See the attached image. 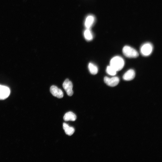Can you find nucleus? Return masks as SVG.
I'll return each instance as SVG.
<instances>
[{
	"label": "nucleus",
	"instance_id": "nucleus-12",
	"mask_svg": "<svg viewBox=\"0 0 162 162\" xmlns=\"http://www.w3.org/2000/svg\"><path fill=\"white\" fill-rule=\"evenodd\" d=\"M88 69L90 73L93 75L96 74L98 72V68L94 64L89 63L88 65Z\"/></svg>",
	"mask_w": 162,
	"mask_h": 162
},
{
	"label": "nucleus",
	"instance_id": "nucleus-5",
	"mask_svg": "<svg viewBox=\"0 0 162 162\" xmlns=\"http://www.w3.org/2000/svg\"><path fill=\"white\" fill-rule=\"evenodd\" d=\"M104 81L107 85L110 86L114 87L118 84L119 79L117 76H114L111 78L105 76L104 77Z\"/></svg>",
	"mask_w": 162,
	"mask_h": 162
},
{
	"label": "nucleus",
	"instance_id": "nucleus-4",
	"mask_svg": "<svg viewBox=\"0 0 162 162\" xmlns=\"http://www.w3.org/2000/svg\"><path fill=\"white\" fill-rule=\"evenodd\" d=\"M63 87L67 94L69 96H71L73 94L72 90L73 85L72 82L69 79H66L63 84Z\"/></svg>",
	"mask_w": 162,
	"mask_h": 162
},
{
	"label": "nucleus",
	"instance_id": "nucleus-9",
	"mask_svg": "<svg viewBox=\"0 0 162 162\" xmlns=\"http://www.w3.org/2000/svg\"><path fill=\"white\" fill-rule=\"evenodd\" d=\"M95 20V18L92 15H89L86 18L85 25L86 28L90 29L92 26Z\"/></svg>",
	"mask_w": 162,
	"mask_h": 162
},
{
	"label": "nucleus",
	"instance_id": "nucleus-6",
	"mask_svg": "<svg viewBox=\"0 0 162 162\" xmlns=\"http://www.w3.org/2000/svg\"><path fill=\"white\" fill-rule=\"evenodd\" d=\"M10 93V89L6 86L0 85V99L3 100L6 98Z\"/></svg>",
	"mask_w": 162,
	"mask_h": 162
},
{
	"label": "nucleus",
	"instance_id": "nucleus-2",
	"mask_svg": "<svg viewBox=\"0 0 162 162\" xmlns=\"http://www.w3.org/2000/svg\"><path fill=\"white\" fill-rule=\"evenodd\" d=\"M122 52L125 56L129 58H136L139 56L137 51L128 46H125L123 47Z\"/></svg>",
	"mask_w": 162,
	"mask_h": 162
},
{
	"label": "nucleus",
	"instance_id": "nucleus-14",
	"mask_svg": "<svg viewBox=\"0 0 162 162\" xmlns=\"http://www.w3.org/2000/svg\"><path fill=\"white\" fill-rule=\"evenodd\" d=\"M106 71L107 74L111 76L116 75L117 72V71L110 65L106 68Z\"/></svg>",
	"mask_w": 162,
	"mask_h": 162
},
{
	"label": "nucleus",
	"instance_id": "nucleus-7",
	"mask_svg": "<svg viewBox=\"0 0 162 162\" xmlns=\"http://www.w3.org/2000/svg\"><path fill=\"white\" fill-rule=\"evenodd\" d=\"M50 91L53 96L59 98H62L63 96L62 91L55 86H52L50 87Z\"/></svg>",
	"mask_w": 162,
	"mask_h": 162
},
{
	"label": "nucleus",
	"instance_id": "nucleus-8",
	"mask_svg": "<svg viewBox=\"0 0 162 162\" xmlns=\"http://www.w3.org/2000/svg\"><path fill=\"white\" fill-rule=\"evenodd\" d=\"M135 76L134 70L132 69H130L125 73L123 76V78L124 80L130 81L133 79Z\"/></svg>",
	"mask_w": 162,
	"mask_h": 162
},
{
	"label": "nucleus",
	"instance_id": "nucleus-10",
	"mask_svg": "<svg viewBox=\"0 0 162 162\" xmlns=\"http://www.w3.org/2000/svg\"><path fill=\"white\" fill-rule=\"evenodd\" d=\"M76 115L71 112H69L65 114L63 117L64 120L66 121L76 120Z\"/></svg>",
	"mask_w": 162,
	"mask_h": 162
},
{
	"label": "nucleus",
	"instance_id": "nucleus-11",
	"mask_svg": "<svg viewBox=\"0 0 162 162\" xmlns=\"http://www.w3.org/2000/svg\"><path fill=\"white\" fill-rule=\"evenodd\" d=\"M63 127L65 134L69 136L72 135L74 132L75 130L74 128L69 126L68 124L65 123H63Z\"/></svg>",
	"mask_w": 162,
	"mask_h": 162
},
{
	"label": "nucleus",
	"instance_id": "nucleus-1",
	"mask_svg": "<svg viewBox=\"0 0 162 162\" xmlns=\"http://www.w3.org/2000/svg\"><path fill=\"white\" fill-rule=\"evenodd\" d=\"M124 64V62L123 58L118 56L113 57L110 62V66L117 71L122 70L123 68Z\"/></svg>",
	"mask_w": 162,
	"mask_h": 162
},
{
	"label": "nucleus",
	"instance_id": "nucleus-3",
	"mask_svg": "<svg viewBox=\"0 0 162 162\" xmlns=\"http://www.w3.org/2000/svg\"><path fill=\"white\" fill-rule=\"evenodd\" d=\"M153 46L150 43H146L141 46L140 51L141 54L145 56L150 55L152 52Z\"/></svg>",
	"mask_w": 162,
	"mask_h": 162
},
{
	"label": "nucleus",
	"instance_id": "nucleus-13",
	"mask_svg": "<svg viewBox=\"0 0 162 162\" xmlns=\"http://www.w3.org/2000/svg\"><path fill=\"white\" fill-rule=\"evenodd\" d=\"M84 34V37L86 40L90 41L93 39V35L90 29L87 28L85 31Z\"/></svg>",
	"mask_w": 162,
	"mask_h": 162
}]
</instances>
